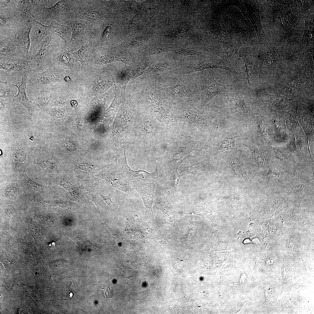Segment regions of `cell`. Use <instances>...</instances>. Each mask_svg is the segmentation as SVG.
I'll list each match as a JSON object with an SVG mask.
<instances>
[{"mask_svg": "<svg viewBox=\"0 0 314 314\" xmlns=\"http://www.w3.org/2000/svg\"><path fill=\"white\" fill-rule=\"evenodd\" d=\"M165 88L170 99L183 101L193 98L197 95L195 78L190 74L170 75Z\"/></svg>", "mask_w": 314, "mask_h": 314, "instance_id": "6da1fadb", "label": "cell"}, {"mask_svg": "<svg viewBox=\"0 0 314 314\" xmlns=\"http://www.w3.org/2000/svg\"><path fill=\"white\" fill-rule=\"evenodd\" d=\"M195 78L197 88L201 94V106L204 108L207 103L217 95L226 93L228 86L217 82L214 77V71L209 69Z\"/></svg>", "mask_w": 314, "mask_h": 314, "instance_id": "7a4b0ae2", "label": "cell"}, {"mask_svg": "<svg viewBox=\"0 0 314 314\" xmlns=\"http://www.w3.org/2000/svg\"><path fill=\"white\" fill-rule=\"evenodd\" d=\"M53 40L52 35L49 34L41 42L38 51L32 53L28 60L31 72L40 73L51 67V55L56 44Z\"/></svg>", "mask_w": 314, "mask_h": 314, "instance_id": "3957f363", "label": "cell"}, {"mask_svg": "<svg viewBox=\"0 0 314 314\" xmlns=\"http://www.w3.org/2000/svg\"><path fill=\"white\" fill-rule=\"evenodd\" d=\"M64 75L60 70L51 67L40 73L28 74L26 88H31L49 85L63 81Z\"/></svg>", "mask_w": 314, "mask_h": 314, "instance_id": "277c9868", "label": "cell"}, {"mask_svg": "<svg viewBox=\"0 0 314 314\" xmlns=\"http://www.w3.org/2000/svg\"><path fill=\"white\" fill-rule=\"evenodd\" d=\"M226 93L229 100L233 106L240 108L243 116H247L250 110V107L245 91L243 85L235 84L228 86Z\"/></svg>", "mask_w": 314, "mask_h": 314, "instance_id": "5b68a950", "label": "cell"}, {"mask_svg": "<svg viewBox=\"0 0 314 314\" xmlns=\"http://www.w3.org/2000/svg\"><path fill=\"white\" fill-rule=\"evenodd\" d=\"M0 68L8 74L18 72L22 76L31 72L28 60L15 56H0Z\"/></svg>", "mask_w": 314, "mask_h": 314, "instance_id": "8992f818", "label": "cell"}, {"mask_svg": "<svg viewBox=\"0 0 314 314\" xmlns=\"http://www.w3.org/2000/svg\"><path fill=\"white\" fill-rule=\"evenodd\" d=\"M72 30L70 46H80L85 44L88 36V29L84 20L78 19L70 21Z\"/></svg>", "mask_w": 314, "mask_h": 314, "instance_id": "52a82bcc", "label": "cell"}, {"mask_svg": "<svg viewBox=\"0 0 314 314\" xmlns=\"http://www.w3.org/2000/svg\"><path fill=\"white\" fill-rule=\"evenodd\" d=\"M28 74H25L22 76L20 84H12L18 89L17 93L15 96L13 101L22 104L27 109L30 115L32 116L37 110V107L28 99L27 96L26 88Z\"/></svg>", "mask_w": 314, "mask_h": 314, "instance_id": "ba28073f", "label": "cell"}, {"mask_svg": "<svg viewBox=\"0 0 314 314\" xmlns=\"http://www.w3.org/2000/svg\"><path fill=\"white\" fill-rule=\"evenodd\" d=\"M130 185L138 192L141 196L145 207L150 208L153 199L154 185L144 181L135 180L130 181Z\"/></svg>", "mask_w": 314, "mask_h": 314, "instance_id": "9c48e42d", "label": "cell"}, {"mask_svg": "<svg viewBox=\"0 0 314 314\" xmlns=\"http://www.w3.org/2000/svg\"><path fill=\"white\" fill-rule=\"evenodd\" d=\"M48 26L37 22L33 18L30 33V47L29 51L31 58L33 49L49 34Z\"/></svg>", "mask_w": 314, "mask_h": 314, "instance_id": "30bf717a", "label": "cell"}, {"mask_svg": "<svg viewBox=\"0 0 314 314\" xmlns=\"http://www.w3.org/2000/svg\"><path fill=\"white\" fill-rule=\"evenodd\" d=\"M104 176L115 187L129 195L132 193L129 182L124 178L117 168L110 170Z\"/></svg>", "mask_w": 314, "mask_h": 314, "instance_id": "8fae6325", "label": "cell"}, {"mask_svg": "<svg viewBox=\"0 0 314 314\" xmlns=\"http://www.w3.org/2000/svg\"><path fill=\"white\" fill-rule=\"evenodd\" d=\"M118 170L124 178L128 181L140 180L143 181L147 179L150 174L144 171H135L131 169L128 165L126 160L125 151L122 157Z\"/></svg>", "mask_w": 314, "mask_h": 314, "instance_id": "7c38bea8", "label": "cell"}, {"mask_svg": "<svg viewBox=\"0 0 314 314\" xmlns=\"http://www.w3.org/2000/svg\"><path fill=\"white\" fill-rule=\"evenodd\" d=\"M72 1L69 0L60 1L55 5L48 8H46L47 14L52 19H57L59 17H65L71 13L70 10L72 5Z\"/></svg>", "mask_w": 314, "mask_h": 314, "instance_id": "4fadbf2b", "label": "cell"}, {"mask_svg": "<svg viewBox=\"0 0 314 314\" xmlns=\"http://www.w3.org/2000/svg\"><path fill=\"white\" fill-rule=\"evenodd\" d=\"M238 137L237 134L233 133H228L222 136L219 139L214 148V155L235 148Z\"/></svg>", "mask_w": 314, "mask_h": 314, "instance_id": "5bb4252c", "label": "cell"}, {"mask_svg": "<svg viewBox=\"0 0 314 314\" xmlns=\"http://www.w3.org/2000/svg\"><path fill=\"white\" fill-rule=\"evenodd\" d=\"M0 56H18L22 55L14 38H6L0 41Z\"/></svg>", "mask_w": 314, "mask_h": 314, "instance_id": "9a60e30c", "label": "cell"}, {"mask_svg": "<svg viewBox=\"0 0 314 314\" xmlns=\"http://www.w3.org/2000/svg\"><path fill=\"white\" fill-rule=\"evenodd\" d=\"M48 26L49 31L59 36L65 43L69 42L71 38V27L61 24L55 20H52Z\"/></svg>", "mask_w": 314, "mask_h": 314, "instance_id": "2e32d148", "label": "cell"}, {"mask_svg": "<svg viewBox=\"0 0 314 314\" xmlns=\"http://www.w3.org/2000/svg\"><path fill=\"white\" fill-rule=\"evenodd\" d=\"M77 13L78 19L88 21L92 24H95L101 17L99 12L94 7H89L80 10Z\"/></svg>", "mask_w": 314, "mask_h": 314, "instance_id": "e0dca14e", "label": "cell"}, {"mask_svg": "<svg viewBox=\"0 0 314 314\" xmlns=\"http://www.w3.org/2000/svg\"><path fill=\"white\" fill-rule=\"evenodd\" d=\"M0 101L8 103L13 101L14 97L16 95V87L6 82L0 81Z\"/></svg>", "mask_w": 314, "mask_h": 314, "instance_id": "ac0fdd59", "label": "cell"}, {"mask_svg": "<svg viewBox=\"0 0 314 314\" xmlns=\"http://www.w3.org/2000/svg\"><path fill=\"white\" fill-rule=\"evenodd\" d=\"M92 43L89 42L82 45L78 50L71 53L83 65H86L89 63V56L92 49Z\"/></svg>", "mask_w": 314, "mask_h": 314, "instance_id": "d6986e66", "label": "cell"}, {"mask_svg": "<svg viewBox=\"0 0 314 314\" xmlns=\"http://www.w3.org/2000/svg\"><path fill=\"white\" fill-rule=\"evenodd\" d=\"M56 61L60 64L68 66L71 63V54L66 47L64 46L56 53Z\"/></svg>", "mask_w": 314, "mask_h": 314, "instance_id": "ffe728a7", "label": "cell"}, {"mask_svg": "<svg viewBox=\"0 0 314 314\" xmlns=\"http://www.w3.org/2000/svg\"><path fill=\"white\" fill-rule=\"evenodd\" d=\"M242 144L247 147L251 151L253 158L257 163L260 165H263L265 159L260 150L256 146L248 143L243 142Z\"/></svg>", "mask_w": 314, "mask_h": 314, "instance_id": "44dd1931", "label": "cell"}, {"mask_svg": "<svg viewBox=\"0 0 314 314\" xmlns=\"http://www.w3.org/2000/svg\"><path fill=\"white\" fill-rule=\"evenodd\" d=\"M24 179L28 185L32 189L36 191H41L43 189V186L31 180L25 173Z\"/></svg>", "mask_w": 314, "mask_h": 314, "instance_id": "7402d4cb", "label": "cell"}, {"mask_svg": "<svg viewBox=\"0 0 314 314\" xmlns=\"http://www.w3.org/2000/svg\"><path fill=\"white\" fill-rule=\"evenodd\" d=\"M14 156L15 162L17 164H22L26 159L25 153L21 149H16L14 152Z\"/></svg>", "mask_w": 314, "mask_h": 314, "instance_id": "603a6c76", "label": "cell"}, {"mask_svg": "<svg viewBox=\"0 0 314 314\" xmlns=\"http://www.w3.org/2000/svg\"><path fill=\"white\" fill-rule=\"evenodd\" d=\"M176 53L180 55L188 56L196 54V51L192 48H184L178 49L175 51Z\"/></svg>", "mask_w": 314, "mask_h": 314, "instance_id": "cb8c5ba5", "label": "cell"}, {"mask_svg": "<svg viewBox=\"0 0 314 314\" xmlns=\"http://www.w3.org/2000/svg\"><path fill=\"white\" fill-rule=\"evenodd\" d=\"M112 29L111 26H108L102 32L100 37L101 41L104 42L110 37Z\"/></svg>", "mask_w": 314, "mask_h": 314, "instance_id": "d4e9b609", "label": "cell"}, {"mask_svg": "<svg viewBox=\"0 0 314 314\" xmlns=\"http://www.w3.org/2000/svg\"><path fill=\"white\" fill-rule=\"evenodd\" d=\"M266 178L267 180L270 183L275 182L278 180L279 177L278 174L273 172L272 170H270L266 175Z\"/></svg>", "mask_w": 314, "mask_h": 314, "instance_id": "484cf974", "label": "cell"}, {"mask_svg": "<svg viewBox=\"0 0 314 314\" xmlns=\"http://www.w3.org/2000/svg\"><path fill=\"white\" fill-rule=\"evenodd\" d=\"M52 264L55 266L60 268L67 267L69 264V263L62 260L55 261L52 262Z\"/></svg>", "mask_w": 314, "mask_h": 314, "instance_id": "4316f807", "label": "cell"}, {"mask_svg": "<svg viewBox=\"0 0 314 314\" xmlns=\"http://www.w3.org/2000/svg\"><path fill=\"white\" fill-rule=\"evenodd\" d=\"M304 188V185H301L289 188L288 190L292 193H296L301 192Z\"/></svg>", "mask_w": 314, "mask_h": 314, "instance_id": "83f0119b", "label": "cell"}, {"mask_svg": "<svg viewBox=\"0 0 314 314\" xmlns=\"http://www.w3.org/2000/svg\"><path fill=\"white\" fill-rule=\"evenodd\" d=\"M7 194L9 196H13L15 195L17 192V190L15 187L13 186L8 187L6 190Z\"/></svg>", "mask_w": 314, "mask_h": 314, "instance_id": "f1b7e54d", "label": "cell"}, {"mask_svg": "<svg viewBox=\"0 0 314 314\" xmlns=\"http://www.w3.org/2000/svg\"><path fill=\"white\" fill-rule=\"evenodd\" d=\"M275 155L277 158L281 160H285L287 159V157L284 153L280 151H278L276 153Z\"/></svg>", "mask_w": 314, "mask_h": 314, "instance_id": "f546056e", "label": "cell"}, {"mask_svg": "<svg viewBox=\"0 0 314 314\" xmlns=\"http://www.w3.org/2000/svg\"><path fill=\"white\" fill-rule=\"evenodd\" d=\"M104 295L106 298H110L112 296V292L110 288L109 287H106L104 288H102Z\"/></svg>", "mask_w": 314, "mask_h": 314, "instance_id": "4dcf8cb0", "label": "cell"}, {"mask_svg": "<svg viewBox=\"0 0 314 314\" xmlns=\"http://www.w3.org/2000/svg\"><path fill=\"white\" fill-rule=\"evenodd\" d=\"M55 242H52V243H51L49 245V246L50 247H51V246H54L55 245Z\"/></svg>", "mask_w": 314, "mask_h": 314, "instance_id": "1f68e13d", "label": "cell"}]
</instances>
